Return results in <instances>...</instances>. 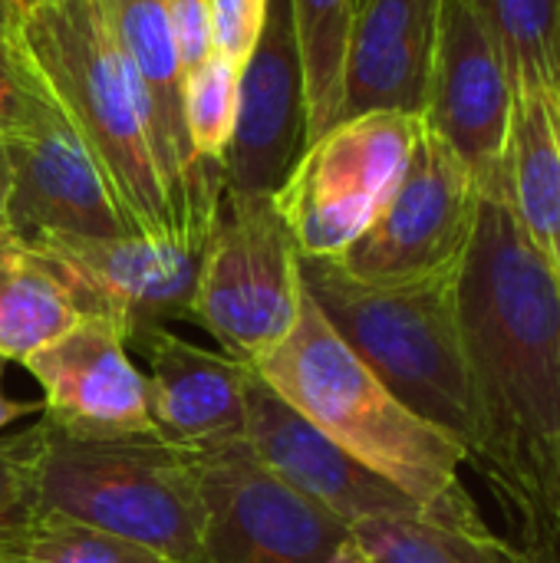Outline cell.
<instances>
[{
	"mask_svg": "<svg viewBox=\"0 0 560 563\" xmlns=\"http://www.w3.org/2000/svg\"><path fill=\"white\" fill-rule=\"evenodd\" d=\"M455 300L475 419L469 462L512 508L525 551L560 563V274L502 178L479 195Z\"/></svg>",
	"mask_w": 560,
	"mask_h": 563,
	"instance_id": "cell-1",
	"label": "cell"
},
{
	"mask_svg": "<svg viewBox=\"0 0 560 563\" xmlns=\"http://www.w3.org/2000/svg\"><path fill=\"white\" fill-rule=\"evenodd\" d=\"M248 369L439 528L472 541L495 538L459 478L469 462L465 445L403 406L337 336L307 290L290 333Z\"/></svg>",
	"mask_w": 560,
	"mask_h": 563,
	"instance_id": "cell-2",
	"label": "cell"
},
{
	"mask_svg": "<svg viewBox=\"0 0 560 563\" xmlns=\"http://www.w3.org/2000/svg\"><path fill=\"white\" fill-rule=\"evenodd\" d=\"M300 280L337 336L416 416L472 452L475 419L459 330V271L419 284L373 287L333 257H300Z\"/></svg>",
	"mask_w": 560,
	"mask_h": 563,
	"instance_id": "cell-3",
	"label": "cell"
},
{
	"mask_svg": "<svg viewBox=\"0 0 560 563\" xmlns=\"http://www.w3.org/2000/svg\"><path fill=\"white\" fill-rule=\"evenodd\" d=\"M20 46L92 158L125 231L182 241L162 195L135 96L96 0L36 3L23 20Z\"/></svg>",
	"mask_w": 560,
	"mask_h": 563,
	"instance_id": "cell-4",
	"label": "cell"
},
{
	"mask_svg": "<svg viewBox=\"0 0 560 563\" xmlns=\"http://www.w3.org/2000/svg\"><path fill=\"white\" fill-rule=\"evenodd\" d=\"M36 508L135 541L172 563L205 558V498L191 452L162 439H69L40 419Z\"/></svg>",
	"mask_w": 560,
	"mask_h": 563,
	"instance_id": "cell-5",
	"label": "cell"
},
{
	"mask_svg": "<svg viewBox=\"0 0 560 563\" xmlns=\"http://www.w3.org/2000/svg\"><path fill=\"white\" fill-rule=\"evenodd\" d=\"M300 300V251L274 195L221 185L188 317L224 356L254 366L290 333Z\"/></svg>",
	"mask_w": 560,
	"mask_h": 563,
	"instance_id": "cell-6",
	"label": "cell"
},
{
	"mask_svg": "<svg viewBox=\"0 0 560 563\" xmlns=\"http://www.w3.org/2000/svg\"><path fill=\"white\" fill-rule=\"evenodd\" d=\"M422 115L376 109L340 119L294 162L274 205L300 257H340L399 188Z\"/></svg>",
	"mask_w": 560,
	"mask_h": 563,
	"instance_id": "cell-7",
	"label": "cell"
},
{
	"mask_svg": "<svg viewBox=\"0 0 560 563\" xmlns=\"http://www.w3.org/2000/svg\"><path fill=\"white\" fill-rule=\"evenodd\" d=\"M119 66L135 96L162 195L182 241H208L224 175L191 148L185 66L162 0H96Z\"/></svg>",
	"mask_w": 560,
	"mask_h": 563,
	"instance_id": "cell-8",
	"label": "cell"
},
{
	"mask_svg": "<svg viewBox=\"0 0 560 563\" xmlns=\"http://www.w3.org/2000/svg\"><path fill=\"white\" fill-rule=\"evenodd\" d=\"M479 195L472 168L422 122L399 188L376 221L333 261L353 280L373 287L455 274L475 228Z\"/></svg>",
	"mask_w": 560,
	"mask_h": 563,
	"instance_id": "cell-9",
	"label": "cell"
},
{
	"mask_svg": "<svg viewBox=\"0 0 560 563\" xmlns=\"http://www.w3.org/2000/svg\"><path fill=\"white\" fill-rule=\"evenodd\" d=\"M205 498L201 563H356L353 528L271 475L244 442L195 455Z\"/></svg>",
	"mask_w": 560,
	"mask_h": 563,
	"instance_id": "cell-10",
	"label": "cell"
},
{
	"mask_svg": "<svg viewBox=\"0 0 560 563\" xmlns=\"http://www.w3.org/2000/svg\"><path fill=\"white\" fill-rule=\"evenodd\" d=\"M26 244L56 271L83 317L106 320L132 346L149 330L165 327V320L191 313L208 241L43 234Z\"/></svg>",
	"mask_w": 560,
	"mask_h": 563,
	"instance_id": "cell-11",
	"label": "cell"
},
{
	"mask_svg": "<svg viewBox=\"0 0 560 563\" xmlns=\"http://www.w3.org/2000/svg\"><path fill=\"white\" fill-rule=\"evenodd\" d=\"M512 115L515 86L495 40L469 0H442L422 122L488 188L502 178Z\"/></svg>",
	"mask_w": 560,
	"mask_h": 563,
	"instance_id": "cell-12",
	"label": "cell"
},
{
	"mask_svg": "<svg viewBox=\"0 0 560 563\" xmlns=\"http://www.w3.org/2000/svg\"><path fill=\"white\" fill-rule=\"evenodd\" d=\"M304 148L307 89L294 0H267L261 33L238 79V122L221 162L224 185L274 195Z\"/></svg>",
	"mask_w": 560,
	"mask_h": 563,
	"instance_id": "cell-13",
	"label": "cell"
},
{
	"mask_svg": "<svg viewBox=\"0 0 560 563\" xmlns=\"http://www.w3.org/2000/svg\"><path fill=\"white\" fill-rule=\"evenodd\" d=\"M43 393V422L69 439H158L149 416L145 373L129 360L116 327L83 317L20 363Z\"/></svg>",
	"mask_w": 560,
	"mask_h": 563,
	"instance_id": "cell-14",
	"label": "cell"
},
{
	"mask_svg": "<svg viewBox=\"0 0 560 563\" xmlns=\"http://www.w3.org/2000/svg\"><path fill=\"white\" fill-rule=\"evenodd\" d=\"M244 445L271 475L350 528L383 515L432 521L413 498L350 459L333 439L290 409L254 369H248L244 379Z\"/></svg>",
	"mask_w": 560,
	"mask_h": 563,
	"instance_id": "cell-15",
	"label": "cell"
},
{
	"mask_svg": "<svg viewBox=\"0 0 560 563\" xmlns=\"http://www.w3.org/2000/svg\"><path fill=\"white\" fill-rule=\"evenodd\" d=\"M0 139L10 162V234H17L20 241H33L43 234H129L92 158L86 155L66 119Z\"/></svg>",
	"mask_w": 560,
	"mask_h": 563,
	"instance_id": "cell-16",
	"label": "cell"
},
{
	"mask_svg": "<svg viewBox=\"0 0 560 563\" xmlns=\"http://www.w3.org/2000/svg\"><path fill=\"white\" fill-rule=\"evenodd\" d=\"M132 346L145 360L149 416L162 442L191 455L244 442V363L208 353L165 327Z\"/></svg>",
	"mask_w": 560,
	"mask_h": 563,
	"instance_id": "cell-17",
	"label": "cell"
},
{
	"mask_svg": "<svg viewBox=\"0 0 560 563\" xmlns=\"http://www.w3.org/2000/svg\"><path fill=\"white\" fill-rule=\"evenodd\" d=\"M439 10L442 0L356 3L347 40L340 119L376 109L422 115Z\"/></svg>",
	"mask_w": 560,
	"mask_h": 563,
	"instance_id": "cell-18",
	"label": "cell"
},
{
	"mask_svg": "<svg viewBox=\"0 0 560 563\" xmlns=\"http://www.w3.org/2000/svg\"><path fill=\"white\" fill-rule=\"evenodd\" d=\"M502 191L531 244L560 274V132L551 92H515Z\"/></svg>",
	"mask_w": 560,
	"mask_h": 563,
	"instance_id": "cell-19",
	"label": "cell"
},
{
	"mask_svg": "<svg viewBox=\"0 0 560 563\" xmlns=\"http://www.w3.org/2000/svg\"><path fill=\"white\" fill-rule=\"evenodd\" d=\"M79 320L56 271L26 241L0 231V360L23 363Z\"/></svg>",
	"mask_w": 560,
	"mask_h": 563,
	"instance_id": "cell-20",
	"label": "cell"
},
{
	"mask_svg": "<svg viewBox=\"0 0 560 563\" xmlns=\"http://www.w3.org/2000/svg\"><path fill=\"white\" fill-rule=\"evenodd\" d=\"M495 40L515 92L560 86V0H469Z\"/></svg>",
	"mask_w": 560,
	"mask_h": 563,
	"instance_id": "cell-21",
	"label": "cell"
},
{
	"mask_svg": "<svg viewBox=\"0 0 560 563\" xmlns=\"http://www.w3.org/2000/svg\"><path fill=\"white\" fill-rule=\"evenodd\" d=\"M356 0H294L307 89V145L337 125L343 106V63Z\"/></svg>",
	"mask_w": 560,
	"mask_h": 563,
	"instance_id": "cell-22",
	"label": "cell"
},
{
	"mask_svg": "<svg viewBox=\"0 0 560 563\" xmlns=\"http://www.w3.org/2000/svg\"><path fill=\"white\" fill-rule=\"evenodd\" d=\"M353 538L373 563H541L502 538L472 541L426 518H366L353 525Z\"/></svg>",
	"mask_w": 560,
	"mask_h": 563,
	"instance_id": "cell-23",
	"label": "cell"
},
{
	"mask_svg": "<svg viewBox=\"0 0 560 563\" xmlns=\"http://www.w3.org/2000/svg\"><path fill=\"white\" fill-rule=\"evenodd\" d=\"M238 79L241 66L221 53H211L191 73H185V122L191 148L201 162L221 168L238 122Z\"/></svg>",
	"mask_w": 560,
	"mask_h": 563,
	"instance_id": "cell-24",
	"label": "cell"
},
{
	"mask_svg": "<svg viewBox=\"0 0 560 563\" xmlns=\"http://www.w3.org/2000/svg\"><path fill=\"white\" fill-rule=\"evenodd\" d=\"M23 563H172L168 558L135 544V541H125V538H116V534H106V531H96V528H86V525H76L69 518H59V515H36L33 528H30V538L23 544Z\"/></svg>",
	"mask_w": 560,
	"mask_h": 563,
	"instance_id": "cell-25",
	"label": "cell"
},
{
	"mask_svg": "<svg viewBox=\"0 0 560 563\" xmlns=\"http://www.w3.org/2000/svg\"><path fill=\"white\" fill-rule=\"evenodd\" d=\"M36 449L40 422L0 435V558H23V544L40 515L33 478Z\"/></svg>",
	"mask_w": 560,
	"mask_h": 563,
	"instance_id": "cell-26",
	"label": "cell"
},
{
	"mask_svg": "<svg viewBox=\"0 0 560 563\" xmlns=\"http://www.w3.org/2000/svg\"><path fill=\"white\" fill-rule=\"evenodd\" d=\"M59 109L20 43L0 40V135L59 122Z\"/></svg>",
	"mask_w": 560,
	"mask_h": 563,
	"instance_id": "cell-27",
	"label": "cell"
},
{
	"mask_svg": "<svg viewBox=\"0 0 560 563\" xmlns=\"http://www.w3.org/2000/svg\"><path fill=\"white\" fill-rule=\"evenodd\" d=\"M208 3H211L215 53L244 66V59L261 33L267 0H208Z\"/></svg>",
	"mask_w": 560,
	"mask_h": 563,
	"instance_id": "cell-28",
	"label": "cell"
},
{
	"mask_svg": "<svg viewBox=\"0 0 560 563\" xmlns=\"http://www.w3.org/2000/svg\"><path fill=\"white\" fill-rule=\"evenodd\" d=\"M178 56L185 73H191L198 63H205L215 53V33H211V3L208 0H162Z\"/></svg>",
	"mask_w": 560,
	"mask_h": 563,
	"instance_id": "cell-29",
	"label": "cell"
},
{
	"mask_svg": "<svg viewBox=\"0 0 560 563\" xmlns=\"http://www.w3.org/2000/svg\"><path fill=\"white\" fill-rule=\"evenodd\" d=\"M23 20H26V10H23L20 0H0V40L20 43Z\"/></svg>",
	"mask_w": 560,
	"mask_h": 563,
	"instance_id": "cell-30",
	"label": "cell"
},
{
	"mask_svg": "<svg viewBox=\"0 0 560 563\" xmlns=\"http://www.w3.org/2000/svg\"><path fill=\"white\" fill-rule=\"evenodd\" d=\"M33 409H36V402H30V399H10V396L3 393V360H0V435H3L7 426L20 422V419L30 416Z\"/></svg>",
	"mask_w": 560,
	"mask_h": 563,
	"instance_id": "cell-31",
	"label": "cell"
},
{
	"mask_svg": "<svg viewBox=\"0 0 560 563\" xmlns=\"http://www.w3.org/2000/svg\"><path fill=\"white\" fill-rule=\"evenodd\" d=\"M7 201H10V162L0 139V231H7Z\"/></svg>",
	"mask_w": 560,
	"mask_h": 563,
	"instance_id": "cell-32",
	"label": "cell"
},
{
	"mask_svg": "<svg viewBox=\"0 0 560 563\" xmlns=\"http://www.w3.org/2000/svg\"><path fill=\"white\" fill-rule=\"evenodd\" d=\"M551 102H554V115H558V132H560V86L551 92Z\"/></svg>",
	"mask_w": 560,
	"mask_h": 563,
	"instance_id": "cell-33",
	"label": "cell"
},
{
	"mask_svg": "<svg viewBox=\"0 0 560 563\" xmlns=\"http://www.w3.org/2000/svg\"><path fill=\"white\" fill-rule=\"evenodd\" d=\"M20 3H23V10H26V13H30V10L36 7V0H20Z\"/></svg>",
	"mask_w": 560,
	"mask_h": 563,
	"instance_id": "cell-34",
	"label": "cell"
},
{
	"mask_svg": "<svg viewBox=\"0 0 560 563\" xmlns=\"http://www.w3.org/2000/svg\"><path fill=\"white\" fill-rule=\"evenodd\" d=\"M0 563H23V561H20V558H3Z\"/></svg>",
	"mask_w": 560,
	"mask_h": 563,
	"instance_id": "cell-35",
	"label": "cell"
},
{
	"mask_svg": "<svg viewBox=\"0 0 560 563\" xmlns=\"http://www.w3.org/2000/svg\"><path fill=\"white\" fill-rule=\"evenodd\" d=\"M356 563H373V561H370V558H366V554H363V558H360V561H356Z\"/></svg>",
	"mask_w": 560,
	"mask_h": 563,
	"instance_id": "cell-36",
	"label": "cell"
},
{
	"mask_svg": "<svg viewBox=\"0 0 560 563\" xmlns=\"http://www.w3.org/2000/svg\"><path fill=\"white\" fill-rule=\"evenodd\" d=\"M36 3H59V0H36Z\"/></svg>",
	"mask_w": 560,
	"mask_h": 563,
	"instance_id": "cell-37",
	"label": "cell"
},
{
	"mask_svg": "<svg viewBox=\"0 0 560 563\" xmlns=\"http://www.w3.org/2000/svg\"><path fill=\"white\" fill-rule=\"evenodd\" d=\"M356 3H360V0H356Z\"/></svg>",
	"mask_w": 560,
	"mask_h": 563,
	"instance_id": "cell-38",
	"label": "cell"
},
{
	"mask_svg": "<svg viewBox=\"0 0 560 563\" xmlns=\"http://www.w3.org/2000/svg\"><path fill=\"white\" fill-rule=\"evenodd\" d=\"M0 561H3V558H0Z\"/></svg>",
	"mask_w": 560,
	"mask_h": 563,
	"instance_id": "cell-39",
	"label": "cell"
}]
</instances>
